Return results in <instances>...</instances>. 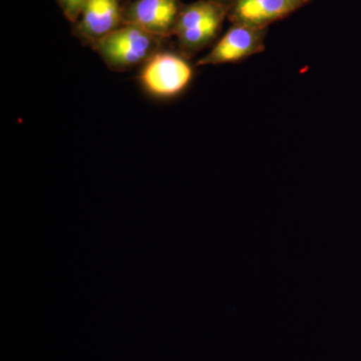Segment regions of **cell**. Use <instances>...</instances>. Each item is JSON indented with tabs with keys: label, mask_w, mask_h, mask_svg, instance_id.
Listing matches in <instances>:
<instances>
[{
	"label": "cell",
	"mask_w": 361,
	"mask_h": 361,
	"mask_svg": "<svg viewBox=\"0 0 361 361\" xmlns=\"http://www.w3.org/2000/svg\"><path fill=\"white\" fill-rule=\"evenodd\" d=\"M191 66L180 56L161 54L149 61L142 73V82L156 96L172 97L189 85Z\"/></svg>",
	"instance_id": "obj_1"
},
{
	"label": "cell",
	"mask_w": 361,
	"mask_h": 361,
	"mask_svg": "<svg viewBox=\"0 0 361 361\" xmlns=\"http://www.w3.org/2000/svg\"><path fill=\"white\" fill-rule=\"evenodd\" d=\"M177 11L176 0H137L130 16L135 25L146 32L160 33L174 23Z\"/></svg>",
	"instance_id": "obj_5"
},
{
	"label": "cell",
	"mask_w": 361,
	"mask_h": 361,
	"mask_svg": "<svg viewBox=\"0 0 361 361\" xmlns=\"http://www.w3.org/2000/svg\"><path fill=\"white\" fill-rule=\"evenodd\" d=\"M152 44L149 32L134 25L114 30L102 37L97 47L110 63L132 66L146 58Z\"/></svg>",
	"instance_id": "obj_3"
},
{
	"label": "cell",
	"mask_w": 361,
	"mask_h": 361,
	"mask_svg": "<svg viewBox=\"0 0 361 361\" xmlns=\"http://www.w3.org/2000/svg\"><path fill=\"white\" fill-rule=\"evenodd\" d=\"M221 14L220 9L211 2H198L188 7L180 16L177 25V32L180 33L196 27L197 25L205 23L213 16Z\"/></svg>",
	"instance_id": "obj_7"
},
{
	"label": "cell",
	"mask_w": 361,
	"mask_h": 361,
	"mask_svg": "<svg viewBox=\"0 0 361 361\" xmlns=\"http://www.w3.org/2000/svg\"><path fill=\"white\" fill-rule=\"evenodd\" d=\"M89 0H59L63 11L68 18L75 20L77 16L82 13V9Z\"/></svg>",
	"instance_id": "obj_9"
},
{
	"label": "cell",
	"mask_w": 361,
	"mask_h": 361,
	"mask_svg": "<svg viewBox=\"0 0 361 361\" xmlns=\"http://www.w3.org/2000/svg\"><path fill=\"white\" fill-rule=\"evenodd\" d=\"M310 0H237L233 18L237 23L264 27L300 8Z\"/></svg>",
	"instance_id": "obj_4"
},
{
	"label": "cell",
	"mask_w": 361,
	"mask_h": 361,
	"mask_svg": "<svg viewBox=\"0 0 361 361\" xmlns=\"http://www.w3.org/2000/svg\"><path fill=\"white\" fill-rule=\"evenodd\" d=\"M222 13L213 16L205 23L197 25L196 27L180 33V40L188 47H198L205 44L209 40L215 37L219 28Z\"/></svg>",
	"instance_id": "obj_8"
},
{
	"label": "cell",
	"mask_w": 361,
	"mask_h": 361,
	"mask_svg": "<svg viewBox=\"0 0 361 361\" xmlns=\"http://www.w3.org/2000/svg\"><path fill=\"white\" fill-rule=\"evenodd\" d=\"M263 27L237 23L199 65L236 63L264 49Z\"/></svg>",
	"instance_id": "obj_2"
},
{
	"label": "cell",
	"mask_w": 361,
	"mask_h": 361,
	"mask_svg": "<svg viewBox=\"0 0 361 361\" xmlns=\"http://www.w3.org/2000/svg\"><path fill=\"white\" fill-rule=\"evenodd\" d=\"M82 30L92 37L114 32L120 20L118 0H89L82 13Z\"/></svg>",
	"instance_id": "obj_6"
}]
</instances>
